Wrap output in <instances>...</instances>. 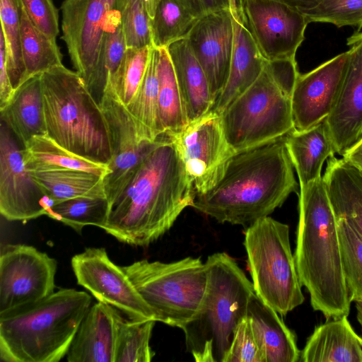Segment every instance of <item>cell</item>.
I'll return each instance as SVG.
<instances>
[{"instance_id": "1", "label": "cell", "mask_w": 362, "mask_h": 362, "mask_svg": "<svg viewBox=\"0 0 362 362\" xmlns=\"http://www.w3.org/2000/svg\"><path fill=\"white\" fill-rule=\"evenodd\" d=\"M195 192L175 141L164 136L110 202L103 230L119 242L147 246L165 234Z\"/></svg>"}, {"instance_id": "2", "label": "cell", "mask_w": 362, "mask_h": 362, "mask_svg": "<svg viewBox=\"0 0 362 362\" xmlns=\"http://www.w3.org/2000/svg\"><path fill=\"white\" fill-rule=\"evenodd\" d=\"M286 136L235 152L214 185L195 194L192 207L246 228L281 206L298 188Z\"/></svg>"}, {"instance_id": "3", "label": "cell", "mask_w": 362, "mask_h": 362, "mask_svg": "<svg viewBox=\"0 0 362 362\" xmlns=\"http://www.w3.org/2000/svg\"><path fill=\"white\" fill-rule=\"evenodd\" d=\"M294 257L313 310L327 320L348 316L337 221L323 176L300 187Z\"/></svg>"}, {"instance_id": "4", "label": "cell", "mask_w": 362, "mask_h": 362, "mask_svg": "<svg viewBox=\"0 0 362 362\" xmlns=\"http://www.w3.org/2000/svg\"><path fill=\"white\" fill-rule=\"evenodd\" d=\"M91 303V296L85 291L62 288L40 300L1 313V361H61Z\"/></svg>"}, {"instance_id": "5", "label": "cell", "mask_w": 362, "mask_h": 362, "mask_svg": "<svg viewBox=\"0 0 362 362\" xmlns=\"http://www.w3.org/2000/svg\"><path fill=\"white\" fill-rule=\"evenodd\" d=\"M40 78L47 135L82 158L108 165L107 122L81 76L62 64L42 73Z\"/></svg>"}, {"instance_id": "6", "label": "cell", "mask_w": 362, "mask_h": 362, "mask_svg": "<svg viewBox=\"0 0 362 362\" xmlns=\"http://www.w3.org/2000/svg\"><path fill=\"white\" fill-rule=\"evenodd\" d=\"M205 264L208 278L204 296L194 317L181 329L187 351L196 362H224L255 291L227 253H214Z\"/></svg>"}, {"instance_id": "7", "label": "cell", "mask_w": 362, "mask_h": 362, "mask_svg": "<svg viewBox=\"0 0 362 362\" xmlns=\"http://www.w3.org/2000/svg\"><path fill=\"white\" fill-rule=\"evenodd\" d=\"M244 235L255 293L285 316L305 300L291 251L289 226L268 216L246 228Z\"/></svg>"}, {"instance_id": "8", "label": "cell", "mask_w": 362, "mask_h": 362, "mask_svg": "<svg viewBox=\"0 0 362 362\" xmlns=\"http://www.w3.org/2000/svg\"><path fill=\"white\" fill-rule=\"evenodd\" d=\"M122 268L158 322L181 329L198 310L208 278L206 264L199 258L169 263L141 259Z\"/></svg>"}, {"instance_id": "9", "label": "cell", "mask_w": 362, "mask_h": 362, "mask_svg": "<svg viewBox=\"0 0 362 362\" xmlns=\"http://www.w3.org/2000/svg\"><path fill=\"white\" fill-rule=\"evenodd\" d=\"M235 152L282 137L294 129L291 96L267 61L257 79L220 115Z\"/></svg>"}, {"instance_id": "10", "label": "cell", "mask_w": 362, "mask_h": 362, "mask_svg": "<svg viewBox=\"0 0 362 362\" xmlns=\"http://www.w3.org/2000/svg\"><path fill=\"white\" fill-rule=\"evenodd\" d=\"M117 0H64L61 39L71 64L100 103L107 87L103 70L104 27Z\"/></svg>"}, {"instance_id": "11", "label": "cell", "mask_w": 362, "mask_h": 362, "mask_svg": "<svg viewBox=\"0 0 362 362\" xmlns=\"http://www.w3.org/2000/svg\"><path fill=\"white\" fill-rule=\"evenodd\" d=\"M77 283L95 298L133 320L158 322L122 267L115 264L103 247H88L71 258Z\"/></svg>"}, {"instance_id": "12", "label": "cell", "mask_w": 362, "mask_h": 362, "mask_svg": "<svg viewBox=\"0 0 362 362\" xmlns=\"http://www.w3.org/2000/svg\"><path fill=\"white\" fill-rule=\"evenodd\" d=\"M57 263L35 247L7 244L0 255V314L54 292Z\"/></svg>"}, {"instance_id": "13", "label": "cell", "mask_w": 362, "mask_h": 362, "mask_svg": "<svg viewBox=\"0 0 362 362\" xmlns=\"http://www.w3.org/2000/svg\"><path fill=\"white\" fill-rule=\"evenodd\" d=\"M99 103L107 122L112 146V160L108 165L110 172L104 177L105 191L110 204L165 134L155 141L146 138L110 85Z\"/></svg>"}, {"instance_id": "14", "label": "cell", "mask_w": 362, "mask_h": 362, "mask_svg": "<svg viewBox=\"0 0 362 362\" xmlns=\"http://www.w3.org/2000/svg\"><path fill=\"white\" fill-rule=\"evenodd\" d=\"M172 139L195 194L206 192L214 185L226 162L235 153L226 139L221 115L212 110L190 122Z\"/></svg>"}, {"instance_id": "15", "label": "cell", "mask_w": 362, "mask_h": 362, "mask_svg": "<svg viewBox=\"0 0 362 362\" xmlns=\"http://www.w3.org/2000/svg\"><path fill=\"white\" fill-rule=\"evenodd\" d=\"M250 31L269 62L295 59L308 24L298 10L275 0H242Z\"/></svg>"}, {"instance_id": "16", "label": "cell", "mask_w": 362, "mask_h": 362, "mask_svg": "<svg viewBox=\"0 0 362 362\" xmlns=\"http://www.w3.org/2000/svg\"><path fill=\"white\" fill-rule=\"evenodd\" d=\"M22 148L1 121L0 129V213L8 221L46 215L49 204L24 165Z\"/></svg>"}, {"instance_id": "17", "label": "cell", "mask_w": 362, "mask_h": 362, "mask_svg": "<svg viewBox=\"0 0 362 362\" xmlns=\"http://www.w3.org/2000/svg\"><path fill=\"white\" fill-rule=\"evenodd\" d=\"M349 62V51L339 54L305 74H299L291 95L294 129L322 122L337 101Z\"/></svg>"}, {"instance_id": "18", "label": "cell", "mask_w": 362, "mask_h": 362, "mask_svg": "<svg viewBox=\"0 0 362 362\" xmlns=\"http://www.w3.org/2000/svg\"><path fill=\"white\" fill-rule=\"evenodd\" d=\"M233 37L229 8L208 13L199 18L186 37L206 76L215 102L228 78Z\"/></svg>"}, {"instance_id": "19", "label": "cell", "mask_w": 362, "mask_h": 362, "mask_svg": "<svg viewBox=\"0 0 362 362\" xmlns=\"http://www.w3.org/2000/svg\"><path fill=\"white\" fill-rule=\"evenodd\" d=\"M349 62L331 114L325 119L336 153L344 156L362 138V30L347 38Z\"/></svg>"}, {"instance_id": "20", "label": "cell", "mask_w": 362, "mask_h": 362, "mask_svg": "<svg viewBox=\"0 0 362 362\" xmlns=\"http://www.w3.org/2000/svg\"><path fill=\"white\" fill-rule=\"evenodd\" d=\"M234 37L227 82L211 110L222 114L257 79L267 60L262 56L249 28L242 0L230 4Z\"/></svg>"}, {"instance_id": "21", "label": "cell", "mask_w": 362, "mask_h": 362, "mask_svg": "<svg viewBox=\"0 0 362 362\" xmlns=\"http://www.w3.org/2000/svg\"><path fill=\"white\" fill-rule=\"evenodd\" d=\"M120 311L98 301L82 319L66 354L69 362H115Z\"/></svg>"}, {"instance_id": "22", "label": "cell", "mask_w": 362, "mask_h": 362, "mask_svg": "<svg viewBox=\"0 0 362 362\" xmlns=\"http://www.w3.org/2000/svg\"><path fill=\"white\" fill-rule=\"evenodd\" d=\"M302 362H362V337L347 316L315 327L300 352Z\"/></svg>"}, {"instance_id": "23", "label": "cell", "mask_w": 362, "mask_h": 362, "mask_svg": "<svg viewBox=\"0 0 362 362\" xmlns=\"http://www.w3.org/2000/svg\"><path fill=\"white\" fill-rule=\"evenodd\" d=\"M279 315L255 293L251 296L247 317L264 354L266 362L299 361L300 351L295 334Z\"/></svg>"}, {"instance_id": "24", "label": "cell", "mask_w": 362, "mask_h": 362, "mask_svg": "<svg viewBox=\"0 0 362 362\" xmlns=\"http://www.w3.org/2000/svg\"><path fill=\"white\" fill-rule=\"evenodd\" d=\"M189 122L209 112L215 100L206 76L186 38L167 47Z\"/></svg>"}, {"instance_id": "25", "label": "cell", "mask_w": 362, "mask_h": 362, "mask_svg": "<svg viewBox=\"0 0 362 362\" xmlns=\"http://www.w3.org/2000/svg\"><path fill=\"white\" fill-rule=\"evenodd\" d=\"M323 179L336 218L346 220L362 237V173L353 163L332 156Z\"/></svg>"}, {"instance_id": "26", "label": "cell", "mask_w": 362, "mask_h": 362, "mask_svg": "<svg viewBox=\"0 0 362 362\" xmlns=\"http://www.w3.org/2000/svg\"><path fill=\"white\" fill-rule=\"evenodd\" d=\"M40 74L23 81L1 109V119L24 145L47 134Z\"/></svg>"}, {"instance_id": "27", "label": "cell", "mask_w": 362, "mask_h": 362, "mask_svg": "<svg viewBox=\"0 0 362 362\" xmlns=\"http://www.w3.org/2000/svg\"><path fill=\"white\" fill-rule=\"evenodd\" d=\"M286 143L300 187L322 177L325 161L335 153L325 119L305 130L293 129L286 134Z\"/></svg>"}, {"instance_id": "28", "label": "cell", "mask_w": 362, "mask_h": 362, "mask_svg": "<svg viewBox=\"0 0 362 362\" xmlns=\"http://www.w3.org/2000/svg\"><path fill=\"white\" fill-rule=\"evenodd\" d=\"M21 149L28 172L78 170L105 177L110 170L107 165L82 158L63 148L47 134L35 136Z\"/></svg>"}, {"instance_id": "29", "label": "cell", "mask_w": 362, "mask_h": 362, "mask_svg": "<svg viewBox=\"0 0 362 362\" xmlns=\"http://www.w3.org/2000/svg\"><path fill=\"white\" fill-rule=\"evenodd\" d=\"M49 204L78 197H107L104 177L78 170L30 172Z\"/></svg>"}, {"instance_id": "30", "label": "cell", "mask_w": 362, "mask_h": 362, "mask_svg": "<svg viewBox=\"0 0 362 362\" xmlns=\"http://www.w3.org/2000/svg\"><path fill=\"white\" fill-rule=\"evenodd\" d=\"M156 49L159 123L163 134L173 138L180 134L189 121L167 47Z\"/></svg>"}, {"instance_id": "31", "label": "cell", "mask_w": 362, "mask_h": 362, "mask_svg": "<svg viewBox=\"0 0 362 362\" xmlns=\"http://www.w3.org/2000/svg\"><path fill=\"white\" fill-rule=\"evenodd\" d=\"M21 44L25 69L24 81L63 64L57 40L49 37L33 24L22 4Z\"/></svg>"}, {"instance_id": "32", "label": "cell", "mask_w": 362, "mask_h": 362, "mask_svg": "<svg viewBox=\"0 0 362 362\" xmlns=\"http://www.w3.org/2000/svg\"><path fill=\"white\" fill-rule=\"evenodd\" d=\"M158 52L152 47L145 75L131 103L126 106L143 135L157 140L163 134L158 119Z\"/></svg>"}, {"instance_id": "33", "label": "cell", "mask_w": 362, "mask_h": 362, "mask_svg": "<svg viewBox=\"0 0 362 362\" xmlns=\"http://www.w3.org/2000/svg\"><path fill=\"white\" fill-rule=\"evenodd\" d=\"M107 197H78L52 205L46 216L81 233L87 226L103 228L109 214Z\"/></svg>"}, {"instance_id": "34", "label": "cell", "mask_w": 362, "mask_h": 362, "mask_svg": "<svg viewBox=\"0 0 362 362\" xmlns=\"http://www.w3.org/2000/svg\"><path fill=\"white\" fill-rule=\"evenodd\" d=\"M197 19L177 0H160L151 19L153 47H168L186 38Z\"/></svg>"}, {"instance_id": "35", "label": "cell", "mask_w": 362, "mask_h": 362, "mask_svg": "<svg viewBox=\"0 0 362 362\" xmlns=\"http://www.w3.org/2000/svg\"><path fill=\"white\" fill-rule=\"evenodd\" d=\"M0 19L7 70L13 88L16 89L24 81L25 74L21 44V0H0Z\"/></svg>"}, {"instance_id": "36", "label": "cell", "mask_w": 362, "mask_h": 362, "mask_svg": "<svg viewBox=\"0 0 362 362\" xmlns=\"http://www.w3.org/2000/svg\"><path fill=\"white\" fill-rule=\"evenodd\" d=\"M156 321L127 320L118 321L115 362H150L155 353L150 346Z\"/></svg>"}, {"instance_id": "37", "label": "cell", "mask_w": 362, "mask_h": 362, "mask_svg": "<svg viewBox=\"0 0 362 362\" xmlns=\"http://www.w3.org/2000/svg\"><path fill=\"white\" fill-rule=\"evenodd\" d=\"M336 218L349 300L351 302L362 300V237L346 220Z\"/></svg>"}, {"instance_id": "38", "label": "cell", "mask_w": 362, "mask_h": 362, "mask_svg": "<svg viewBox=\"0 0 362 362\" xmlns=\"http://www.w3.org/2000/svg\"><path fill=\"white\" fill-rule=\"evenodd\" d=\"M152 47L127 48L124 59L108 81L119 100L127 106L134 98L145 75Z\"/></svg>"}, {"instance_id": "39", "label": "cell", "mask_w": 362, "mask_h": 362, "mask_svg": "<svg viewBox=\"0 0 362 362\" xmlns=\"http://www.w3.org/2000/svg\"><path fill=\"white\" fill-rule=\"evenodd\" d=\"M308 23H327L338 28L353 26L362 29V0H320L301 12Z\"/></svg>"}, {"instance_id": "40", "label": "cell", "mask_w": 362, "mask_h": 362, "mask_svg": "<svg viewBox=\"0 0 362 362\" xmlns=\"http://www.w3.org/2000/svg\"><path fill=\"white\" fill-rule=\"evenodd\" d=\"M127 48L153 47L151 18L141 0H117Z\"/></svg>"}, {"instance_id": "41", "label": "cell", "mask_w": 362, "mask_h": 362, "mask_svg": "<svg viewBox=\"0 0 362 362\" xmlns=\"http://www.w3.org/2000/svg\"><path fill=\"white\" fill-rule=\"evenodd\" d=\"M224 362H266L264 354L247 316L235 328Z\"/></svg>"}, {"instance_id": "42", "label": "cell", "mask_w": 362, "mask_h": 362, "mask_svg": "<svg viewBox=\"0 0 362 362\" xmlns=\"http://www.w3.org/2000/svg\"><path fill=\"white\" fill-rule=\"evenodd\" d=\"M33 24L44 34L57 40L59 33V12L52 0H21Z\"/></svg>"}, {"instance_id": "43", "label": "cell", "mask_w": 362, "mask_h": 362, "mask_svg": "<svg viewBox=\"0 0 362 362\" xmlns=\"http://www.w3.org/2000/svg\"><path fill=\"white\" fill-rule=\"evenodd\" d=\"M194 16L199 18L211 12L230 8L231 0H177Z\"/></svg>"}, {"instance_id": "44", "label": "cell", "mask_w": 362, "mask_h": 362, "mask_svg": "<svg viewBox=\"0 0 362 362\" xmlns=\"http://www.w3.org/2000/svg\"><path fill=\"white\" fill-rule=\"evenodd\" d=\"M14 91L6 66L4 38L0 33V109L7 104Z\"/></svg>"}, {"instance_id": "45", "label": "cell", "mask_w": 362, "mask_h": 362, "mask_svg": "<svg viewBox=\"0 0 362 362\" xmlns=\"http://www.w3.org/2000/svg\"><path fill=\"white\" fill-rule=\"evenodd\" d=\"M342 157L355 165L362 166V138Z\"/></svg>"}, {"instance_id": "46", "label": "cell", "mask_w": 362, "mask_h": 362, "mask_svg": "<svg viewBox=\"0 0 362 362\" xmlns=\"http://www.w3.org/2000/svg\"><path fill=\"white\" fill-rule=\"evenodd\" d=\"M302 12L316 5L320 0H275Z\"/></svg>"}, {"instance_id": "47", "label": "cell", "mask_w": 362, "mask_h": 362, "mask_svg": "<svg viewBox=\"0 0 362 362\" xmlns=\"http://www.w3.org/2000/svg\"><path fill=\"white\" fill-rule=\"evenodd\" d=\"M141 1L146 8L150 18L152 19L155 16L160 0H141Z\"/></svg>"}, {"instance_id": "48", "label": "cell", "mask_w": 362, "mask_h": 362, "mask_svg": "<svg viewBox=\"0 0 362 362\" xmlns=\"http://www.w3.org/2000/svg\"><path fill=\"white\" fill-rule=\"evenodd\" d=\"M355 307L356 309L357 315L356 318L361 326L362 331V300H357L355 302Z\"/></svg>"}, {"instance_id": "49", "label": "cell", "mask_w": 362, "mask_h": 362, "mask_svg": "<svg viewBox=\"0 0 362 362\" xmlns=\"http://www.w3.org/2000/svg\"><path fill=\"white\" fill-rule=\"evenodd\" d=\"M356 166H357V165H356ZM357 167L360 169V170H361V173H362V166H357Z\"/></svg>"}]
</instances>
